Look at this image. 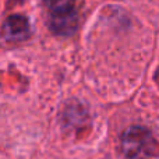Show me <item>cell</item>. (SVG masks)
<instances>
[{
  "label": "cell",
  "instance_id": "2",
  "mask_svg": "<svg viewBox=\"0 0 159 159\" xmlns=\"http://www.w3.org/2000/svg\"><path fill=\"white\" fill-rule=\"evenodd\" d=\"M30 34V25L22 16H11L6 20L4 36L7 41H22Z\"/></svg>",
  "mask_w": 159,
  "mask_h": 159
},
{
  "label": "cell",
  "instance_id": "3",
  "mask_svg": "<svg viewBox=\"0 0 159 159\" xmlns=\"http://www.w3.org/2000/svg\"><path fill=\"white\" fill-rule=\"evenodd\" d=\"M43 3L52 14V18L69 17L74 14L75 0H43Z\"/></svg>",
  "mask_w": 159,
  "mask_h": 159
},
{
  "label": "cell",
  "instance_id": "1",
  "mask_svg": "<svg viewBox=\"0 0 159 159\" xmlns=\"http://www.w3.org/2000/svg\"><path fill=\"white\" fill-rule=\"evenodd\" d=\"M121 148L129 159H151L157 157V143L147 129L130 127L121 135Z\"/></svg>",
  "mask_w": 159,
  "mask_h": 159
}]
</instances>
